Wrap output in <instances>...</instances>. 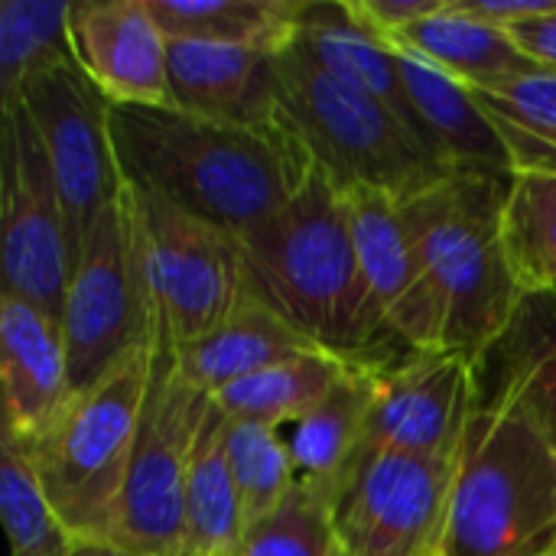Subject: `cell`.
Returning <instances> with one entry per match:
<instances>
[{"label":"cell","instance_id":"cell-9","mask_svg":"<svg viewBox=\"0 0 556 556\" xmlns=\"http://www.w3.org/2000/svg\"><path fill=\"white\" fill-rule=\"evenodd\" d=\"M130 199L156 313V342L169 349L189 345L218 329L248 293L241 241L235 231L208 225L160 195L130 189Z\"/></svg>","mask_w":556,"mask_h":556},{"label":"cell","instance_id":"cell-29","mask_svg":"<svg viewBox=\"0 0 556 556\" xmlns=\"http://www.w3.org/2000/svg\"><path fill=\"white\" fill-rule=\"evenodd\" d=\"M0 515L10 556H68L75 551V538L52 508L26 450L7 433L0 443Z\"/></svg>","mask_w":556,"mask_h":556},{"label":"cell","instance_id":"cell-2","mask_svg":"<svg viewBox=\"0 0 556 556\" xmlns=\"http://www.w3.org/2000/svg\"><path fill=\"white\" fill-rule=\"evenodd\" d=\"M108 127L124 186L235 235L277 212L309 176L277 134L179 108L111 104Z\"/></svg>","mask_w":556,"mask_h":556},{"label":"cell","instance_id":"cell-32","mask_svg":"<svg viewBox=\"0 0 556 556\" xmlns=\"http://www.w3.org/2000/svg\"><path fill=\"white\" fill-rule=\"evenodd\" d=\"M238 556H349L336 521L332 505L306 485H293L280 508L267 518L254 521L244 538Z\"/></svg>","mask_w":556,"mask_h":556},{"label":"cell","instance_id":"cell-30","mask_svg":"<svg viewBox=\"0 0 556 556\" xmlns=\"http://www.w3.org/2000/svg\"><path fill=\"white\" fill-rule=\"evenodd\" d=\"M502 231L525 293L556 290V176L511 179Z\"/></svg>","mask_w":556,"mask_h":556},{"label":"cell","instance_id":"cell-35","mask_svg":"<svg viewBox=\"0 0 556 556\" xmlns=\"http://www.w3.org/2000/svg\"><path fill=\"white\" fill-rule=\"evenodd\" d=\"M511 39L521 46V52L544 72H554L556 75V10L538 16V20H528V23H518L508 29Z\"/></svg>","mask_w":556,"mask_h":556},{"label":"cell","instance_id":"cell-28","mask_svg":"<svg viewBox=\"0 0 556 556\" xmlns=\"http://www.w3.org/2000/svg\"><path fill=\"white\" fill-rule=\"evenodd\" d=\"M68 13V0L0 3V114L20 108L29 81L75 62Z\"/></svg>","mask_w":556,"mask_h":556},{"label":"cell","instance_id":"cell-6","mask_svg":"<svg viewBox=\"0 0 556 556\" xmlns=\"http://www.w3.org/2000/svg\"><path fill=\"white\" fill-rule=\"evenodd\" d=\"M156 345L75 391L42 433L20 443L75 541H111Z\"/></svg>","mask_w":556,"mask_h":556},{"label":"cell","instance_id":"cell-22","mask_svg":"<svg viewBox=\"0 0 556 556\" xmlns=\"http://www.w3.org/2000/svg\"><path fill=\"white\" fill-rule=\"evenodd\" d=\"M479 384L518 397L556 443V290L525 296L508 332L479 362Z\"/></svg>","mask_w":556,"mask_h":556},{"label":"cell","instance_id":"cell-26","mask_svg":"<svg viewBox=\"0 0 556 556\" xmlns=\"http://www.w3.org/2000/svg\"><path fill=\"white\" fill-rule=\"evenodd\" d=\"M306 0H150L166 39L251 46L283 52L300 26Z\"/></svg>","mask_w":556,"mask_h":556},{"label":"cell","instance_id":"cell-31","mask_svg":"<svg viewBox=\"0 0 556 556\" xmlns=\"http://www.w3.org/2000/svg\"><path fill=\"white\" fill-rule=\"evenodd\" d=\"M228 459L248 531L254 521L280 508L296 485L290 440L280 427L228 417Z\"/></svg>","mask_w":556,"mask_h":556},{"label":"cell","instance_id":"cell-23","mask_svg":"<svg viewBox=\"0 0 556 556\" xmlns=\"http://www.w3.org/2000/svg\"><path fill=\"white\" fill-rule=\"evenodd\" d=\"M241 538L244 511L228 459V414L212 397L189 459L182 556H238Z\"/></svg>","mask_w":556,"mask_h":556},{"label":"cell","instance_id":"cell-1","mask_svg":"<svg viewBox=\"0 0 556 556\" xmlns=\"http://www.w3.org/2000/svg\"><path fill=\"white\" fill-rule=\"evenodd\" d=\"M511 179L450 176L404 199L414 280L391 316V336L407 349L479 365L515 323L528 293L502 231Z\"/></svg>","mask_w":556,"mask_h":556},{"label":"cell","instance_id":"cell-4","mask_svg":"<svg viewBox=\"0 0 556 556\" xmlns=\"http://www.w3.org/2000/svg\"><path fill=\"white\" fill-rule=\"evenodd\" d=\"M238 241L244 290L319 349L358 362L362 277L345 192L309 169L293 195Z\"/></svg>","mask_w":556,"mask_h":556},{"label":"cell","instance_id":"cell-27","mask_svg":"<svg viewBox=\"0 0 556 556\" xmlns=\"http://www.w3.org/2000/svg\"><path fill=\"white\" fill-rule=\"evenodd\" d=\"M498 134L515 176H556V75L528 72L469 88Z\"/></svg>","mask_w":556,"mask_h":556},{"label":"cell","instance_id":"cell-13","mask_svg":"<svg viewBox=\"0 0 556 556\" xmlns=\"http://www.w3.org/2000/svg\"><path fill=\"white\" fill-rule=\"evenodd\" d=\"M365 446L420 459H456L479 404V365L463 355L407 349L365 358Z\"/></svg>","mask_w":556,"mask_h":556},{"label":"cell","instance_id":"cell-3","mask_svg":"<svg viewBox=\"0 0 556 556\" xmlns=\"http://www.w3.org/2000/svg\"><path fill=\"white\" fill-rule=\"evenodd\" d=\"M554 547V437L518 397L479 384L453 466L443 556H547Z\"/></svg>","mask_w":556,"mask_h":556},{"label":"cell","instance_id":"cell-33","mask_svg":"<svg viewBox=\"0 0 556 556\" xmlns=\"http://www.w3.org/2000/svg\"><path fill=\"white\" fill-rule=\"evenodd\" d=\"M345 7L375 36H394L410 23L437 13L443 0H345Z\"/></svg>","mask_w":556,"mask_h":556},{"label":"cell","instance_id":"cell-15","mask_svg":"<svg viewBox=\"0 0 556 556\" xmlns=\"http://www.w3.org/2000/svg\"><path fill=\"white\" fill-rule=\"evenodd\" d=\"M0 391L3 433L20 443L42 433L72 397L62 326L7 290L0 296Z\"/></svg>","mask_w":556,"mask_h":556},{"label":"cell","instance_id":"cell-21","mask_svg":"<svg viewBox=\"0 0 556 556\" xmlns=\"http://www.w3.org/2000/svg\"><path fill=\"white\" fill-rule=\"evenodd\" d=\"M381 39L427 59L430 65L469 88L538 72V65L521 52L511 33L472 20L469 13H463L459 0H443L437 13Z\"/></svg>","mask_w":556,"mask_h":556},{"label":"cell","instance_id":"cell-14","mask_svg":"<svg viewBox=\"0 0 556 556\" xmlns=\"http://www.w3.org/2000/svg\"><path fill=\"white\" fill-rule=\"evenodd\" d=\"M68 36L75 65L111 104L169 108V39L150 0L72 3Z\"/></svg>","mask_w":556,"mask_h":556},{"label":"cell","instance_id":"cell-17","mask_svg":"<svg viewBox=\"0 0 556 556\" xmlns=\"http://www.w3.org/2000/svg\"><path fill=\"white\" fill-rule=\"evenodd\" d=\"M270 52L251 46L169 39V108L270 134Z\"/></svg>","mask_w":556,"mask_h":556},{"label":"cell","instance_id":"cell-5","mask_svg":"<svg viewBox=\"0 0 556 556\" xmlns=\"http://www.w3.org/2000/svg\"><path fill=\"white\" fill-rule=\"evenodd\" d=\"M270 134L336 189H378L410 199L450 179L394 111L309 65L293 46L270 59Z\"/></svg>","mask_w":556,"mask_h":556},{"label":"cell","instance_id":"cell-18","mask_svg":"<svg viewBox=\"0 0 556 556\" xmlns=\"http://www.w3.org/2000/svg\"><path fill=\"white\" fill-rule=\"evenodd\" d=\"M352 244L362 277V355L371 358L391 336V316L414 280V238L404 218V199L378 189L345 192Z\"/></svg>","mask_w":556,"mask_h":556},{"label":"cell","instance_id":"cell-25","mask_svg":"<svg viewBox=\"0 0 556 556\" xmlns=\"http://www.w3.org/2000/svg\"><path fill=\"white\" fill-rule=\"evenodd\" d=\"M365 420H368V381L362 362H355V371L309 417L293 424L287 433L296 466V482L313 489L332 505L345 476L365 453Z\"/></svg>","mask_w":556,"mask_h":556},{"label":"cell","instance_id":"cell-7","mask_svg":"<svg viewBox=\"0 0 556 556\" xmlns=\"http://www.w3.org/2000/svg\"><path fill=\"white\" fill-rule=\"evenodd\" d=\"M59 326L72 394L91 388L137 349L156 345V313L130 189L101 215L72 264Z\"/></svg>","mask_w":556,"mask_h":556},{"label":"cell","instance_id":"cell-34","mask_svg":"<svg viewBox=\"0 0 556 556\" xmlns=\"http://www.w3.org/2000/svg\"><path fill=\"white\" fill-rule=\"evenodd\" d=\"M463 13H469L479 23H489L495 29H511L518 23L538 20L556 10V0H459Z\"/></svg>","mask_w":556,"mask_h":556},{"label":"cell","instance_id":"cell-20","mask_svg":"<svg viewBox=\"0 0 556 556\" xmlns=\"http://www.w3.org/2000/svg\"><path fill=\"white\" fill-rule=\"evenodd\" d=\"M309 349H319V345L300 336L290 323H283L261 300L244 293L241 303L231 309V316L218 329H212L208 336L189 345L173 349V355H176L182 378L195 391L215 397L225 388Z\"/></svg>","mask_w":556,"mask_h":556},{"label":"cell","instance_id":"cell-37","mask_svg":"<svg viewBox=\"0 0 556 556\" xmlns=\"http://www.w3.org/2000/svg\"><path fill=\"white\" fill-rule=\"evenodd\" d=\"M547 556H556V547H554V551H551V554H547Z\"/></svg>","mask_w":556,"mask_h":556},{"label":"cell","instance_id":"cell-8","mask_svg":"<svg viewBox=\"0 0 556 556\" xmlns=\"http://www.w3.org/2000/svg\"><path fill=\"white\" fill-rule=\"evenodd\" d=\"M208 394L195 391L169 345L156 342L153 375L117 505L114 538L134 556H182L189 459Z\"/></svg>","mask_w":556,"mask_h":556},{"label":"cell","instance_id":"cell-11","mask_svg":"<svg viewBox=\"0 0 556 556\" xmlns=\"http://www.w3.org/2000/svg\"><path fill=\"white\" fill-rule=\"evenodd\" d=\"M453 466L365 446L332 498L345 554L443 556Z\"/></svg>","mask_w":556,"mask_h":556},{"label":"cell","instance_id":"cell-16","mask_svg":"<svg viewBox=\"0 0 556 556\" xmlns=\"http://www.w3.org/2000/svg\"><path fill=\"white\" fill-rule=\"evenodd\" d=\"M388 42V39H384ZM394 46V42H391ZM414 108V134L450 176L511 179L508 153L472 98L469 85L450 78L427 59L394 46Z\"/></svg>","mask_w":556,"mask_h":556},{"label":"cell","instance_id":"cell-10","mask_svg":"<svg viewBox=\"0 0 556 556\" xmlns=\"http://www.w3.org/2000/svg\"><path fill=\"white\" fill-rule=\"evenodd\" d=\"M20 108L29 114L46 150L68 241V270L101 215L124 195V176L111 143V101L68 62L26 85Z\"/></svg>","mask_w":556,"mask_h":556},{"label":"cell","instance_id":"cell-24","mask_svg":"<svg viewBox=\"0 0 556 556\" xmlns=\"http://www.w3.org/2000/svg\"><path fill=\"white\" fill-rule=\"evenodd\" d=\"M352 371L355 358L336 355L329 349H309L225 388L215 394V404L231 420L287 430L309 417Z\"/></svg>","mask_w":556,"mask_h":556},{"label":"cell","instance_id":"cell-19","mask_svg":"<svg viewBox=\"0 0 556 556\" xmlns=\"http://www.w3.org/2000/svg\"><path fill=\"white\" fill-rule=\"evenodd\" d=\"M290 46L309 65L378 98L414 134V108H410L407 81H404L401 59H397L394 46L384 42L381 36H375L371 29H365L349 13L345 0L342 3H309L306 0Z\"/></svg>","mask_w":556,"mask_h":556},{"label":"cell","instance_id":"cell-36","mask_svg":"<svg viewBox=\"0 0 556 556\" xmlns=\"http://www.w3.org/2000/svg\"><path fill=\"white\" fill-rule=\"evenodd\" d=\"M68 556H134L127 551H121L111 541H75V551Z\"/></svg>","mask_w":556,"mask_h":556},{"label":"cell","instance_id":"cell-12","mask_svg":"<svg viewBox=\"0 0 556 556\" xmlns=\"http://www.w3.org/2000/svg\"><path fill=\"white\" fill-rule=\"evenodd\" d=\"M0 215L3 290L59 323L68 290L65 212L39 134L23 108L3 114Z\"/></svg>","mask_w":556,"mask_h":556}]
</instances>
